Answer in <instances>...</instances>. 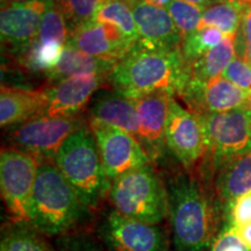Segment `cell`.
I'll use <instances>...</instances> for the list:
<instances>
[{"mask_svg":"<svg viewBox=\"0 0 251 251\" xmlns=\"http://www.w3.org/2000/svg\"><path fill=\"white\" fill-rule=\"evenodd\" d=\"M41 159L17 148L0 155V188L12 222L30 224V202Z\"/></svg>","mask_w":251,"mask_h":251,"instance_id":"8992f818","label":"cell"},{"mask_svg":"<svg viewBox=\"0 0 251 251\" xmlns=\"http://www.w3.org/2000/svg\"><path fill=\"white\" fill-rule=\"evenodd\" d=\"M90 129L97 141L103 170L111 183L151 163L139 140L130 134L98 121H91Z\"/></svg>","mask_w":251,"mask_h":251,"instance_id":"9c48e42d","label":"cell"},{"mask_svg":"<svg viewBox=\"0 0 251 251\" xmlns=\"http://www.w3.org/2000/svg\"><path fill=\"white\" fill-rule=\"evenodd\" d=\"M91 121L139 137L140 118L134 99L121 96L117 92L100 93L91 106Z\"/></svg>","mask_w":251,"mask_h":251,"instance_id":"ac0fdd59","label":"cell"},{"mask_svg":"<svg viewBox=\"0 0 251 251\" xmlns=\"http://www.w3.org/2000/svg\"><path fill=\"white\" fill-rule=\"evenodd\" d=\"M46 105V91L2 86L0 91V125L5 128L23 124L42 114Z\"/></svg>","mask_w":251,"mask_h":251,"instance_id":"d6986e66","label":"cell"},{"mask_svg":"<svg viewBox=\"0 0 251 251\" xmlns=\"http://www.w3.org/2000/svg\"><path fill=\"white\" fill-rule=\"evenodd\" d=\"M0 251H54L47 242L45 235L30 224H14L2 231Z\"/></svg>","mask_w":251,"mask_h":251,"instance_id":"d4e9b609","label":"cell"},{"mask_svg":"<svg viewBox=\"0 0 251 251\" xmlns=\"http://www.w3.org/2000/svg\"><path fill=\"white\" fill-rule=\"evenodd\" d=\"M234 230L237 236L240 237V240L242 241L244 246L251 251V224L242 226V227L234 228Z\"/></svg>","mask_w":251,"mask_h":251,"instance_id":"d590c367","label":"cell"},{"mask_svg":"<svg viewBox=\"0 0 251 251\" xmlns=\"http://www.w3.org/2000/svg\"><path fill=\"white\" fill-rule=\"evenodd\" d=\"M35 0H1V4H12V2H30Z\"/></svg>","mask_w":251,"mask_h":251,"instance_id":"ab89813d","label":"cell"},{"mask_svg":"<svg viewBox=\"0 0 251 251\" xmlns=\"http://www.w3.org/2000/svg\"><path fill=\"white\" fill-rule=\"evenodd\" d=\"M115 64H117L115 61L94 57L67 43L58 64L47 75V77L49 81L55 84L65 78L80 76V75H109Z\"/></svg>","mask_w":251,"mask_h":251,"instance_id":"44dd1931","label":"cell"},{"mask_svg":"<svg viewBox=\"0 0 251 251\" xmlns=\"http://www.w3.org/2000/svg\"><path fill=\"white\" fill-rule=\"evenodd\" d=\"M178 96L191 112L205 115L246 107L251 99V89H242L222 76L208 81H199L190 77Z\"/></svg>","mask_w":251,"mask_h":251,"instance_id":"7c38bea8","label":"cell"},{"mask_svg":"<svg viewBox=\"0 0 251 251\" xmlns=\"http://www.w3.org/2000/svg\"><path fill=\"white\" fill-rule=\"evenodd\" d=\"M58 251H103V248L91 235L74 233L57 237Z\"/></svg>","mask_w":251,"mask_h":251,"instance_id":"4dcf8cb0","label":"cell"},{"mask_svg":"<svg viewBox=\"0 0 251 251\" xmlns=\"http://www.w3.org/2000/svg\"><path fill=\"white\" fill-rule=\"evenodd\" d=\"M130 7L140 34V43L155 49L181 48V37L168 9L150 5L144 0H135Z\"/></svg>","mask_w":251,"mask_h":251,"instance_id":"2e32d148","label":"cell"},{"mask_svg":"<svg viewBox=\"0 0 251 251\" xmlns=\"http://www.w3.org/2000/svg\"><path fill=\"white\" fill-rule=\"evenodd\" d=\"M191 77L181 48L155 49L137 43L119 59L108 76L114 92L129 99L165 91L176 96Z\"/></svg>","mask_w":251,"mask_h":251,"instance_id":"6da1fadb","label":"cell"},{"mask_svg":"<svg viewBox=\"0 0 251 251\" xmlns=\"http://www.w3.org/2000/svg\"><path fill=\"white\" fill-rule=\"evenodd\" d=\"M251 43V5L247 6L242 24L236 34V52Z\"/></svg>","mask_w":251,"mask_h":251,"instance_id":"e575fe53","label":"cell"},{"mask_svg":"<svg viewBox=\"0 0 251 251\" xmlns=\"http://www.w3.org/2000/svg\"><path fill=\"white\" fill-rule=\"evenodd\" d=\"M108 197L114 211L126 218L159 225L169 215L168 188L150 165L113 181Z\"/></svg>","mask_w":251,"mask_h":251,"instance_id":"5b68a950","label":"cell"},{"mask_svg":"<svg viewBox=\"0 0 251 251\" xmlns=\"http://www.w3.org/2000/svg\"><path fill=\"white\" fill-rule=\"evenodd\" d=\"M186 1L198 6V7L206 8V7H208V6L215 4V2L221 1V0H186Z\"/></svg>","mask_w":251,"mask_h":251,"instance_id":"8d00e7d4","label":"cell"},{"mask_svg":"<svg viewBox=\"0 0 251 251\" xmlns=\"http://www.w3.org/2000/svg\"><path fill=\"white\" fill-rule=\"evenodd\" d=\"M246 108H247V112H248V118H249V124H250V129H251V99H250V101L248 102Z\"/></svg>","mask_w":251,"mask_h":251,"instance_id":"60d3db41","label":"cell"},{"mask_svg":"<svg viewBox=\"0 0 251 251\" xmlns=\"http://www.w3.org/2000/svg\"><path fill=\"white\" fill-rule=\"evenodd\" d=\"M54 0L1 4L0 37L2 47L23 54L39 34L42 18Z\"/></svg>","mask_w":251,"mask_h":251,"instance_id":"4fadbf2b","label":"cell"},{"mask_svg":"<svg viewBox=\"0 0 251 251\" xmlns=\"http://www.w3.org/2000/svg\"><path fill=\"white\" fill-rule=\"evenodd\" d=\"M146 2H148L150 5L157 6V7H161V8H168L169 5L171 4L172 0H144Z\"/></svg>","mask_w":251,"mask_h":251,"instance_id":"74e56055","label":"cell"},{"mask_svg":"<svg viewBox=\"0 0 251 251\" xmlns=\"http://www.w3.org/2000/svg\"><path fill=\"white\" fill-rule=\"evenodd\" d=\"M222 77L242 89H251V63L236 56L222 74Z\"/></svg>","mask_w":251,"mask_h":251,"instance_id":"d6a6232c","label":"cell"},{"mask_svg":"<svg viewBox=\"0 0 251 251\" xmlns=\"http://www.w3.org/2000/svg\"><path fill=\"white\" fill-rule=\"evenodd\" d=\"M98 233L111 251H166L168 248L164 230L158 225L126 218L117 211L105 216Z\"/></svg>","mask_w":251,"mask_h":251,"instance_id":"8fae6325","label":"cell"},{"mask_svg":"<svg viewBox=\"0 0 251 251\" xmlns=\"http://www.w3.org/2000/svg\"><path fill=\"white\" fill-rule=\"evenodd\" d=\"M92 21L115 26L134 45L139 43L140 34L135 23L133 11L130 5L125 0H102Z\"/></svg>","mask_w":251,"mask_h":251,"instance_id":"cb8c5ba5","label":"cell"},{"mask_svg":"<svg viewBox=\"0 0 251 251\" xmlns=\"http://www.w3.org/2000/svg\"><path fill=\"white\" fill-rule=\"evenodd\" d=\"M54 163L89 209H96L109 194L112 183L89 128L83 127L72 134L56 153Z\"/></svg>","mask_w":251,"mask_h":251,"instance_id":"277c9868","label":"cell"},{"mask_svg":"<svg viewBox=\"0 0 251 251\" xmlns=\"http://www.w3.org/2000/svg\"><path fill=\"white\" fill-rule=\"evenodd\" d=\"M68 45L94 57L118 62L135 46L115 26L90 21L72 30Z\"/></svg>","mask_w":251,"mask_h":251,"instance_id":"9a60e30c","label":"cell"},{"mask_svg":"<svg viewBox=\"0 0 251 251\" xmlns=\"http://www.w3.org/2000/svg\"><path fill=\"white\" fill-rule=\"evenodd\" d=\"M165 143L188 171L208 151V141L201 118L184 108L175 97L169 100Z\"/></svg>","mask_w":251,"mask_h":251,"instance_id":"ba28073f","label":"cell"},{"mask_svg":"<svg viewBox=\"0 0 251 251\" xmlns=\"http://www.w3.org/2000/svg\"><path fill=\"white\" fill-rule=\"evenodd\" d=\"M76 117L50 118L40 114L15 126L9 133L14 148L36 156L41 161H54V157L72 134L83 128Z\"/></svg>","mask_w":251,"mask_h":251,"instance_id":"52a82bcc","label":"cell"},{"mask_svg":"<svg viewBox=\"0 0 251 251\" xmlns=\"http://www.w3.org/2000/svg\"><path fill=\"white\" fill-rule=\"evenodd\" d=\"M247 6L233 0H221L203 8L200 27H213L226 36H234L238 33Z\"/></svg>","mask_w":251,"mask_h":251,"instance_id":"603a6c76","label":"cell"},{"mask_svg":"<svg viewBox=\"0 0 251 251\" xmlns=\"http://www.w3.org/2000/svg\"><path fill=\"white\" fill-rule=\"evenodd\" d=\"M226 221L233 228L251 224V191L237 198L225 211Z\"/></svg>","mask_w":251,"mask_h":251,"instance_id":"1f68e13d","label":"cell"},{"mask_svg":"<svg viewBox=\"0 0 251 251\" xmlns=\"http://www.w3.org/2000/svg\"><path fill=\"white\" fill-rule=\"evenodd\" d=\"M226 37L224 33L213 27H200L185 36L181 42V52L188 64H192L206 52L218 46Z\"/></svg>","mask_w":251,"mask_h":251,"instance_id":"4316f807","label":"cell"},{"mask_svg":"<svg viewBox=\"0 0 251 251\" xmlns=\"http://www.w3.org/2000/svg\"><path fill=\"white\" fill-rule=\"evenodd\" d=\"M237 54H238V57H242L244 59H247L248 62L251 63V43L244 47L242 50H240Z\"/></svg>","mask_w":251,"mask_h":251,"instance_id":"f35d334b","label":"cell"},{"mask_svg":"<svg viewBox=\"0 0 251 251\" xmlns=\"http://www.w3.org/2000/svg\"><path fill=\"white\" fill-rule=\"evenodd\" d=\"M169 221L177 251H209L220 233L216 207L201 185L188 175L169 181Z\"/></svg>","mask_w":251,"mask_h":251,"instance_id":"7a4b0ae2","label":"cell"},{"mask_svg":"<svg viewBox=\"0 0 251 251\" xmlns=\"http://www.w3.org/2000/svg\"><path fill=\"white\" fill-rule=\"evenodd\" d=\"M209 251H250L244 246L240 237L235 233L234 228L225 225L224 229L220 230L214 242L212 243Z\"/></svg>","mask_w":251,"mask_h":251,"instance_id":"836d02e7","label":"cell"},{"mask_svg":"<svg viewBox=\"0 0 251 251\" xmlns=\"http://www.w3.org/2000/svg\"><path fill=\"white\" fill-rule=\"evenodd\" d=\"M205 126L208 151L215 169L235 156L251 150V129L247 108L199 115Z\"/></svg>","mask_w":251,"mask_h":251,"instance_id":"30bf717a","label":"cell"},{"mask_svg":"<svg viewBox=\"0 0 251 251\" xmlns=\"http://www.w3.org/2000/svg\"><path fill=\"white\" fill-rule=\"evenodd\" d=\"M125 1H127V2H128V4H131V2H134V1H135V0H125Z\"/></svg>","mask_w":251,"mask_h":251,"instance_id":"7bdbcfd3","label":"cell"},{"mask_svg":"<svg viewBox=\"0 0 251 251\" xmlns=\"http://www.w3.org/2000/svg\"><path fill=\"white\" fill-rule=\"evenodd\" d=\"M64 48L65 46L57 43H42L34 41L33 45L21 54V59L29 71L48 75L58 64Z\"/></svg>","mask_w":251,"mask_h":251,"instance_id":"484cf974","label":"cell"},{"mask_svg":"<svg viewBox=\"0 0 251 251\" xmlns=\"http://www.w3.org/2000/svg\"><path fill=\"white\" fill-rule=\"evenodd\" d=\"M108 76L106 74L80 75L52 84L46 90L47 105L42 114L50 118L76 117Z\"/></svg>","mask_w":251,"mask_h":251,"instance_id":"5bb4252c","label":"cell"},{"mask_svg":"<svg viewBox=\"0 0 251 251\" xmlns=\"http://www.w3.org/2000/svg\"><path fill=\"white\" fill-rule=\"evenodd\" d=\"M166 9L183 39L201 26L203 8L198 7L186 0H172Z\"/></svg>","mask_w":251,"mask_h":251,"instance_id":"f1b7e54d","label":"cell"},{"mask_svg":"<svg viewBox=\"0 0 251 251\" xmlns=\"http://www.w3.org/2000/svg\"><path fill=\"white\" fill-rule=\"evenodd\" d=\"M171 97L174 96L165 91H158L134 99L140 118L137 140L151 161L162 155L164 144H166L165 124Z\"/></svg>","mask_w":251,"mask_h":251,"instance_id":"e0dca14e","label":"cell"},{"mask_svg":"<svg viewBox=\"0 0 251 251\" xmlns=\"http://www.w3.org/2000/svg\"><path fill=\"white\" fill-rule=\"evenodd\" d=\"M236 57V35L226 36L218 46L190 65L191 78L208 81L222 76L224 71Z\"/></svg>","mask_w":251,"mask_h":251,"instance_id":"7402d4cb","label":"cell"},{"mask_svg":"<svg viewBox=\"0 0 251 251\" xmlns=\"http://www.w3.org/2000/svg\"><path fill=\"white\" fill-rule=\"evenodd\" d=\"M89 211L55 163L41 161L30 202V225L47 237H59L74 233Z\"/></svg>","mask_w":251,"mask_h":251,"instance_id":"3957f363","label":"cell"},{"mask_svg":"<svg viewBox=\"0 0 251 251\" xmlns=\"http://www.w3.org/2000/svg\"><path fill=\"white\" fill-rule=\"evenodd\" d=\"M101 1L102 0H54L67 19L70 33L92 21Z\"/></svg>","mask_w":251,"mask_h":251,"instance_id":"f546056e","label":"cell"},{"mask_svg":"<svg viewBox=\"0 0 251 251\" xmlns=\"http://www.w3.org/2000/svg\"><path fill=\"white\" fill-rule=\"evenodd\" d=\"M233 1L240 2V4L246 5V6H249V5H251V0H233Z\"/></svg>","mask_w":251,"mask_h":251,"instance_id":"b9f144b4","label":"cell"},{"mask_svg":"<svg viewBox=\"0 0 251 251\" xmlns=\"http://www.w3.org/2000/svg\"><path fill=\"white\" fill-rule=\"evenodd\" d=\"M215 191L224 212L237 198L251 191V150L216 168Z\"/></svg>","mask_w":251,"mask_h":251,"instance_id":"ffe728a7","label":"cell"},{"mask_svg":"<svg viewBox=\"0 0 251 251\" xmlns=\"http://www.w3.org/2000/svg\"><path fill=\"white\" fill-rule=\"evenodd\" d=\"M69 35L70 30H69L67 19L55 2H52L43 15L35 41L67 46Z\"/></svg>","mask_w":251,"mask_h":251,"instance_id":"83f0119b","label":"cell"}]
</instances>
